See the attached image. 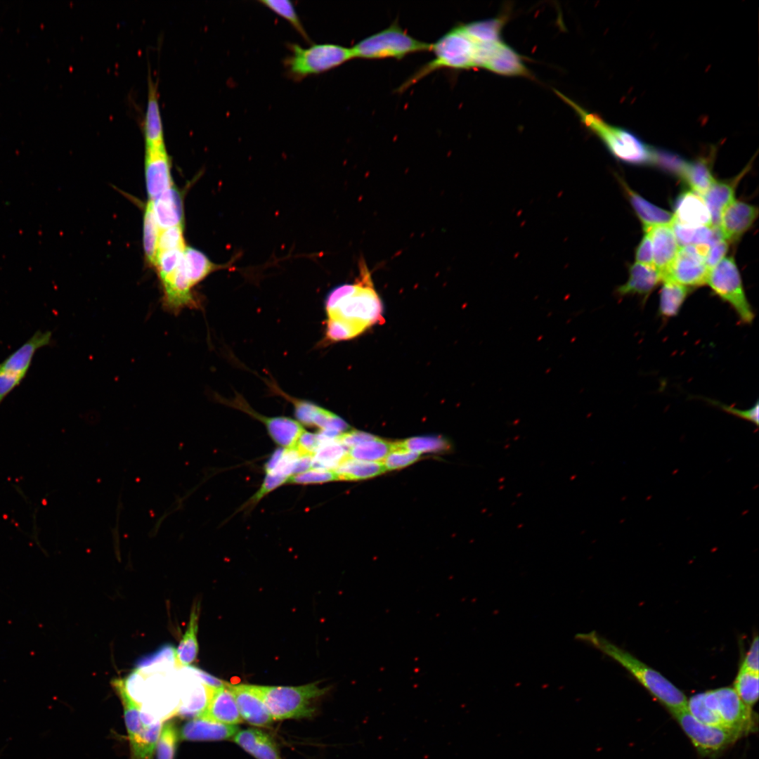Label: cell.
I'll return each mask as SVG.
<instances>
[{
  "instance_id": "6da1fadb",
  "label": "cell",
  "mask_w": 759,
  "mask_h": 759,
  "mask_svg": "<svg viewBox=\"0 0 759 759\" xmlns=\"http://www.w3.org/2000/svg\"><path fill=\"white\" fill-rule=\"evenodd\" d=\"M358 266L357 280L332 290L327 297L325 311L327 319L343 321L363 332L382 320V304L364 259Z\"/></svg>"
},
{
  "instance_id": "7a4b0ae2",
  "label": "cell",
  "mask_w": 759,
  "mask_h": 759,
  "mask_svg": "<svg viewBox=\"0 0 759 759\" xmlns=\"http://www.w3.org/2000/svg\"><path fill=\"white\" fill-rule=\"evenodd\" d=\"M576 638L595 647L619 663L672 715L687 709V699L680 689L628 651L595 631L577 635Z\"/></svg>"
},
{
  "instance_id": "3957f363",
  "label": "cell",
  "mask_w": 759,
  "mask_h": 759,
  "mask_svg": "<svg viewBox=\"0 0 759 759\" xmlns=\"http://www.w3.org/2000/svg\"><path fill=\"white\" fill-rule=\"evenodd\" d=\"M555 93L576 111L581 122L602 140L615 157L632 164H654V148L635 134L609 124L597 115L587 111L559 91L555 90Z\"/></svg>"
},
{
  "instance_id": "277c9868",
  "label": "cell",
  "mask_w": 759,
  "mask_h": 759,
  "mask_svg": "<svg viewBox=\"0 0 759 759\" xmlns=\"http://www.w3.org/2000/svg\"><path fill=\"white\" fill-rule=\"evenodd\" d=\"M318 684V682L297 687L247 686L263 701L274 720H280L313 715V700L327 691V688H320Z\"/></svg>"
},
{
  "instance_id": "5b68a950",
  "label": "cell",
  "mask_w": 759,
  "mask_h": 759,
  "mask_svg": "<svg viewBox=\"0 0 759 759\" xmlns=\"http://www.w3.org/2000/svg\"><path fill=\"white\" fill-rule=\"evenodd\" d=\"M431 51L434 54V58L414 73L401 85L398 91L405 90L438 69L462 70L476 67L477 44L465 32L461 24L452 27L432 44Z\"/></svg>"
},
{
  "instance_id": "8992f818",
  "label": "cell",
  "mask_w": 759,
  "mask_h": 759,
  "mask_svg": "<svg viewBox=\"0 0 759 759\" xmlns=\"http://www.w3.org/2000/svg\"><path fill=\"white\" fill-rule=\"evenodd\" d=\"M290 51L283 60L287 76L295 81L324 73L353 58L351 48L339 44H313L308 47L291 43Z\"/></svg>"
},
{
  "instance_id": "52a82bcc",
  "label": "cell",
  "mask_w": 759,
  "mask_h": 759,
  "mask_svg": "<svg viewBox=\"0 0 759 759\" xmlns=\"http://www.w3.org/2000/svg\"><path fill=\"white\" fill-rule=\"evenodd\" d=\"M432 44L420 41L393 22L388 27L358 41L352 48L353 58L400 60L406 56L431 51Z\"/></svg>"
},
{
  "instance_id": "ba28073f",
  "label": "cell",
  "mask_w": 759,
  "mask_h": 759,
  "mask_svg": "<svg viewBox=\"0 0 759 759\" xmlns=\"http://www.w3.org/2000/svg\"><path fill=\"white\" fill-rule=\"evenodd\" d=\"M713 292L734 309L740 321L751 324L755 313L746 297L739 268L732 257L710 269L706 280Z\"/></svg>"
},
{
  "instance_id": "9c48e42d",
  "label": "cell",
  "mask_w": 759,
  "mask_h": 759,
  "mask_svg": "<svg viewBox=\"0 0 759 759\" xmlns=\"http://www.w3.org/2000/svg\"><path fill=\"white\" fill-rule=\"evenodd\" d=\"M701 694L705 705L722 727L742 735L752 726L753 710L742 702L733 687H722Z\"/></svg>"
},
{
  "instance_id": "30bf717a",
  "label": "cell",
  "mask_w": 759,
  "mask_h": 759,
  "mask_svg": "<svg viewBox=\"0 0 759 759\" xmlns=\"http://www.w3.org/2000/svg\"><path fill=\"white\" fill-rule=\"evenodd\" d=\"M673 716L702 755H714L735 742L741 735L736 732L702 723L695 719L687 709Z\"/></svg>"
},
{
  "instance_id": "8fae6325",
  "label": "cell",
  "mask_w": 759,
  "mask_h": 759,
  "mask_svg": "<svg viewBox=\"0 0 759 759\" xmlns=\"http://www.w3.org/2000/svg\"><path fill=\"white\" fill-rule=\"evenodd\" d=\"M708 247V245L680 247L663 280H670L689 288L706 284L710 271L706 262Z\"/></svg>"
},
{
  "instance_id": "7c38bea8",
  "label": "cell",
  "mask_w": 759,
  "mask_h": 759,
  "mask_svg": "<svg viewBox=\"0 0 759 759\" xmlns=\"http://www.w3.org/2000/svg\"><path fill=\"white\" fill-rule=\"evenodd\" d=\"M224 403L242 410L263 422L275 443L283 448H294L301 434L305 431L298 422L287 417H266L254 410L245 401L236 395L231 401L224 400Z\"/></svg>"
},
{
  "instance_id": "4fadbf2b",
  "label": "cell",
  "mask_w": 759,
  "mask_h": 759,
  "mask_svg": "<svg viewBox=\"0 0 759 759\" xmlns=\"http://www.w3.org/2000/svg\"><path fill=\"white\" fill-rule=\"evenodd\" d=\"M145 174L149 201L154 200L174 185L165 145L145 147Z\"/></svg>"
},
{
  "instance_id": "5bb4252c",
  "label": "cell",
  "mask_w": 759,
  "mask_h": 759,
  "mask_svg": "<svg viewBox=\"0 0 759 759\" xmlns=\"http://www.w3.org/2000/svg\"><path fill=\"white\" fill-rule=\"evenodd\" d=\"M758 215L756 207L735 199L722 212L718 228L727 242H734L752 227Z\"/></svg>"
},
{
  "instance_id": "9a60e30c",
  "label": "cell",
  "mask_w": 759,
  "mask_h": 759,
  "mask_svg": "<svg viewBox=\"0 0 759 759\" xmlns=\"http://www.w3.org/2000/svg\"><path fill=\"white\" fill-rule=\"evenodd\" d=\"M673 222L687 227L713 226L709 209L698 193H680L674 203Z\"/></svg>"
},
{
  "instance_id": "2e32d148",
  "label": "cell",
  "mask_w": 759,
  "mask_h": 759,
  "mask_svg": "<svg viewBox=\"0 0 759 759\" xmlns=\"http://www.w3.org/2000/svg\"><path fill=\"white\" fill-rule=\"evenodd\" d=\"M242 720L252 725L269 727L274 719L263 701L252 692L247 685H233L227 682Z\"/></svg>"
},
{
  "instance_id": "e0dca14e",
  "label": "cell",
  "mask_w": 759,
  "mask_h": 759,
  "mask_svg": "<svg viewBox=\"0 0 759 759\" xmlns=\"http://www.w3.org/2000/svg\"><path fill=\"white\" fill-rule=\"evenodd\" d=\"M51 332L37 330L28 340L0 363V370L25 377L37 351L50 345Z\"/></svg>"
},
{
  "instance_id": "ac0fdd59",
  "label": "cell",
  "mask_w": 759,
  "mask_h": 759,
  "mask_svg": "<svg viewBox=\"0 0 759 759\" xmlns=\"http://www.w3.org/2000/svg\"><path fill=\"white\" fill-rule=\"evenodd\" d=\"M238 731L237 725L222 724L197 716L183 725L179 736L181 741H219L231 739Z\"/></svg>"
},
{
  "instance_id": "d6986e66",
  "label": "cell",
  "mask_w": 759,
  "mask_h": 759,
  "mask_svg": "<svg viewBox=\"0 0 759 759\" xmlns=\"http://www.w3.org/2000/svg\"><path fill=\"white\" fill-rule=\"evenodd\" d=\"M649 235L653 250V266L662 276L675 259L680 247L671 225L654 226L645 230Z\"/></svg>"
},
{
  "instance_id": "ffe728a7",
  "label": "cell",
  "mask_w": 759,
  "mask_h": 759,
  "mask_svg": "<svg viewBox=\"0 0 759 759\" xmlns=\"http://www.w3.org/2000/svg\"><path fill=\"white\" fill-rule=\"evenodd\" d=\"M198 716L226 725H236L243 722L227 684L214 689L205 710Z\"/></svg>"
},
{
  "instance_id": "44dd1931",
  "label": "cell",
  "mask_w": 759,
  "mask_h": 759,
  "mask_svg": "<svg viewBox=\"0 0 759 759\" xmlns=\"http://www.w3.org/2000/svg\"><path fill=\"white\" fill-rule=\"evenodd\" d=\"M662 280V274L656 268L635 262L629 268L628 279L616 292L621 297L638 295L646 298Z\"/></svg>"
},
{
  "instance_id": "7402d4cb",
  "label": "cell",
  "mask_w": 759,
  "mask_h": 759,
  "mask_svg": "<svg viewBox=\"0 0 759 759\" xmlns=\"http://www.w3.org/2000/svg\"><path fill=\"white\" fill-rule=\"evenodd\" d=\"M157 86L154 81L148 77L147 103L143 123L145 147L165 145Z\"/></svg>"
},
{
  "instance_id": "603a6c76",
  "label": "cell",
  "mask_w": 759,
  "mask_h": 759,
  "mask_svg": "<svg viewBox=\"0 0 759 759\" xmlns=\"http://www.w3.org/2000/svg\"><path fill=\"white\" fill-rule=\"evenodd\" d=\"M150 202L160 230L174 226H183L182 197L180 192L174 185Z\"/></svg>"
},
{
  "instance_id": "cb8c5ba5",
  "label": "cell",
  "mask_w": 759,
  "mask_h": 759,
  "mask_svg": "<svg viewBox=\"0 0 759 759\" xmlns=\"http://www.w3.org/2000/svg\"><path fill=\"white\" fill-rule=\"evenodd\" d=\"M483 68L505 76L528 77L530 75L521 56L502 41L495 44Z\"/></svg>"
},
{
  "instance_id": "d4e9b609",
  "label": "cell",
  "mask_w": 759,
  "mask_h": 759,
  "mask_svg": "<svg viewBox=\"0 0 759 759\" xmlns=\"http://www.w3.org/2000/svg\"><path fill=\"white\" fill-rule=\"evenodd\" d=\"M233 740L257 759H281L273 739L260 729L238 731Z\"/></svg>"
},
{
  "instance_id": "484cf974",
  "label": "cell",
  "mask_w": 759,
  "mask_h": 759,
  "mask_svg": "<svg viewBox=\"0 0 759 759\" xmlns=\"http://www.w3.org/2000/svg\"><path fill=\"white\" fill-rule=\"evenodd\" d=\"M746 169L747 168L732 181H718L715 180L702 196L709 209L713 226H718L722 212L735 200L737 184Z\"/></svg>"
},
{
  "instance_id": "4316f807",
  "label": "cell",
  "mask_w": 759,
  "mask_h": 759,
  "mask_svg": "<svg viewBox=\"0 0 759 759\" xmlns=\"http://www.w3.org/2000/svg\"><path fill=\"white\" fill-rule=\"evenodd\" d=\"M621 182L632 208L642 223L644 231L656 226L672 224L673 214L648 202L632 190L623 181L621 180Z\"/></svg>"
},
{
  "instance_id": "83f0119b",
  "label": "cell",
  "mask_w": 759,
  "mask_h": 759,
  "mask_svg": "<svg viewBox=\"0 0 759 759\" xmlns=\"http://www.w3.org/2000/svg\"><path fill=\"white\" fill-rule=\"evenodd\" d=\"M505 22L506 16L503 15L460 24L465 32L474 43L487 44L502 41L501 31Z\"/></svg>"
},
{
  "instance_id": "f1b7e54d",
  "label": "cell",
  "mask_w": 759,
  "mask_h": 759,
  "mask_svg": "<svg viewBox=\"0 0 759 759\" xmlns=\"http://www.w3.org/2000/svg\"><path fill=\"white\" fill-rule=\"evenodd\" d=\"M662 282L659 315L663 318H670L678 314L690 292V288L670 280H663Z\"/></svg>"
},
{
  "instance_id": "f546056e",
  "label": "cell",
  "mask_w": 759,
  "mask_h": 759,
  "mask_svg": "<svg viewBox=\"0 0 759 759\" xmlns=\"http://www.w3.org/2000/svg\"><path fill=\"white\" fill-rule=\"evenodd\" d=\"M183 264L188 280L193 287L214 271L225 267L214 264L204 253L190 247H186L184 249Z\"/></svg>"
},
{
  "instance_id": "4dcf8cb0",
  "label": "cell",
  "mask_w": 759,
  "mask_h": 759,
  "mask_svg": "<svg viewBox=\"0 0 759 759\" xmlns=\"http://www.w3.org/2000/svg\"><path fill=\"white\" fill-rule=\"evenodd\" d=\"M162 721L144 725L142 731L129 739L131 759H153L160 737Z\"/></svg>"
},
{
  "instance_id": "1f68e13d",
  "label": "cell",
  "mask_w": 759,
  "mask_h": 759,
  "mask_svg": "<svg viewBox=\"0 0 759 759\" xmlns=\"http://www.w3.org/2000/svg\"><path fill=\"white\" fill-rule=\"evenodd\" d=\"M339 480L372 478L386 471L383 463L354 460L348 456L335 469Z\"/></svg>"
},
{
  "instance_id": "d6a6232c",
  "label": "cell",
  "mask_w": 759,
  "mask_h": 759,
  "mask_svg": "<svg viewBox=\"0 0 759 759\" xmlns=\"http://www.w3.org/2000/svg\"><path fill=\"white\" fill-rule=\"evenodd\" d=\"M671 226L680 247L710 245L722 237L719 228L715 226L687 227L673 221Z\"/></svg>"
},
{
  "instance_id": "836d02e7",
  "label": "cell",
  "mask_w": 759,
  "mask_h": 759,
  "mask_svg": "<svg viewBox=\"0 0 759 759\" xmlns=\"http://www.w3.org/2000/svg\"><path fill=\"white\" fill-rule=\"evenodd\" d=\"M198 617L199 606H193L187 629L176 650V659L181 666H188L195 660L197 655Z\"/></svg>"
},
{
  "instance_id": "e575fe53",
  "label": "cell",
  "mask_w": 759,
  "mask_h": 759,
  "mask_svg": "<svg viewBox=\"0 0 759 759\" xmlns=\"http://www.w3.org/2000/svg\"><path fill=\"white\" fill-rule=\"evenodd\" d=\"M682 178L690 186L692 191L703 196L715 181L710 163L705 158H699L687 162Z\"/></svg>"
},
{
  "instance_id": "d590c367",
  "label": "cell",
  "mask_w": 759,
  "mask_h": 759,
  "mask_svg": "<svg viewBox=\"0 0 759 759\" xmlns=\"http://www.w3.org/2000/svg\"><path fill=\"white\" fill-rule=\"evenodd\" d=\"M349 448L338 441L320 446L313 456V469L332 470L349 456Z\"/></svg>"
},
{
  "instance_id": "8d00e7d4",
  "label": "cell",
  "mask_w": 759,
  "mask_h": 759,
  "mask_svg": "<svg viewBox=\"0 0 759 759\" xmlns=\"http://www.w3.org/2000/svg\"><path fill=\"white\" fill-rule=\"evenodd\" d=\"M114 686L123 705L125 725L129 739H131L139 734L144 727L141 718L140 706L126 692L122 680L115 681Z\"/></svg>"
},
{
  "instance_id": "74e56055",
  "label": "cell",
  "mask_w": 759,
  "mask_h": 759,
  "mask_svg": "<svg viewBox=\"0 0 759 759\" xmlns=\"http://www.w3.org/2000/svg\"><path fill=\"white\" fill-rule=\"evenodd\" d=\"M160 228L155 219L150 201L147 203L143 226V244L146 259L154 266L157 254L158 239Z\"/></svg>"
},
{
  "instance_id": "f35d334b",
  "label": "cell",
  "mask_w": 759,
  "mask_h": 759,
  "mask_svg": "<svg viewBox=\"0 0 759 759\" xmlns=\"http://www.w3.org/2000/svg\"><path fill=\"white\" fill-rule=\"evenodd\" d=\"M733 689L742 702L752 708L758 699V673L740 668L735 678Z\"/></svg>"
},
{
  "instance_id": "ab89813d",
  "label": "cell",
  "mask_w": 759,
  "mask_h": 759,
  "mask_svg": "<svg viewBox=\"0 0 759 759\" xmlns=\"http://www.w3.org/2000/svg\"><path fill=\"white\" fill-rule=\"evenodd\" d=\"M391 447L392 443L376 437L349 448V457L362 461L379 462L384 460Z\"/></svg>"
},
{
  "instance_id": "60d3db41",
  "label": "cell",
  "mask_w": 759,
  "mask_h": 759,
  "mask_svg": "<svg viewBox=\"0 0 759 759\" xmlns=\"http://www.w3.org/2000/svg\"><path fill=\"white\" fill-rule=\"evenodd\" d=\"M259 3L286 20L305 40L311 41L292 1L288 0H261Z\"/></svg>"
},
{
  "instance_id": "b9f144b4",
  "label": "cell",
  "mask_w": 759,
  "mask_h": 759,
  "mask_svg": "<svg viewBox=\"0 0 759 759\" xmlns=\"http://www.w3.org/2000/svg\"><path fill=\"white\" fill-rule=\"evenodd\" d=\"M179 739L174 724L172 722L164 723L157 743V759H174Z\"/></svg>"
},
{
  "instance_id": "7bdbcfd3",
  "label": "cell",
  "mask_w": 759,
  "mask_h": 759,
  "mask_svg": "<svg viewBox=\"0 0 759 759\" xmlns=\"http://www.w3.org/2000/svg\"><path fill=\"white\" fill-rule=\"evenodd\" d=\"M400 445L417 453L439 452L448 448V443L439 436H417L399 442Z\"/></svg>"
},
{
  "instance_id": "ee69618b",
  "label": "cell",
  "mask_w": 759,
  "mask_h": 759,
  "mask_svg": "<svg viewBox=\"0 0 759 759\" xmlns=\"http://www.w3.org/2000/svg\"><path fill=\"white\" fill-rule=\"evenodd\" d=\"M420 458V453L402 447L399 441L392 443V447L384 460L386 470H394L408 466Z\"/></svg>"
},
{
  "instance_id": "f6af8a7d",
  "label": "cell",
  "mask_w": 759,
  "mask_h": 759,
  "mask_svg": "<svg viewBox=\"0 0 759 759\" xmlns=\"http://www.w3.org/2000/svg\"><path fill=\"white\" fill-rule=\"evenodd\" d=\"M185 248L166 250L157 253L153 266L157 270L160 280L172 273L179 266L183 258Z\"/></svg>"
},
{
  "instance_id": "bcb514c9",
  "label": "cell",
  "mask_w": 759,
  "mask_h": 759,
  "mask_svg": "<svg viewBox=\"0 0 759 759\" xmlns=\"http://www.w3.org/2000/svg\"><path fill=\"white\" fill-rule=\"evenodd\" d=\"M687 162L674 153L662 149H654V164L681 178Z\"/></svg>"
},
{
  "instance_id": "7dc6e473",
  "label": "cell",
  "mask_w": 759,
  "mask_h": 759,
  "mask_svg": "<svg viewBox=\"0 0 759 759\" xmlns=\"http://www.w3.org/2000/svg\"><path fill=\"white\" fill-rule=\"evenodd\" d=\"M183 226H174L160 232L157 253L166 250L184 249Z\"/></svg>"
},
{
  "instance_id": "c3c4849f",
  "label": "cell",
  "mask_w": 759,
  "mask_h": 759,
  "mask_svg": "<svg viewBox=\"0 0 759 759\" xmlns=\"http://www.w3.org/2000/svg\"><path fill=\"white\" fill-rule=\"evenodd\" d=\"M361 332L359 329L343 321L327 319L325 335L327 339L332 342L349 339Z\"/></svg>"
},
{
  "instance_id": "681fc988",
  "label": "cell",
  "mask_w": 759,
  "mask_h": 759,
  "mask_svg": "<svg viewBox=\"0 0 759 759\" xmlns=\"http://www.w3.org/2000/svg\"><path fill=\"white\" fill-rule=\"evenodd\" d=\"M339 480L335 471L313 469L291 476L287 483L296 484H323Z\"/></svg>"
},
{
  "instance_id": "f907efd6",
  "label": "cell",
  "mask_w": 759,
  "mask_h": 759,
  "mask_svg": "<svg viewBox=\"0 0 759 759\" xmlns=\"http://www.w3.org/2000/svg\"><path fill=\"white\" fill-rule=\"evenodd\" d=\"M289 477L275 473H268L259 490L250 498L247 505L258 502L264 495L275 489L283 484L287 482Z\"/></svg>"
},
{
  "instance_id": "816d5d0a",
  "label": "cell",
  "mask_w": 759,
  "mask_h": 759,
  "mask_svg": "<svg viewBox=\"0 0 759 759\" xmlns=\"http://www.w3.org/2000/svg\"><path fill=\"white\" fill-rule=\"evenodd\" d=\"M321 446L322 443L318 432L311 433L304 431L299 438L294 448L300 455L313 456Z\"/></svg>"
},
{
  "instance_id": "f5cc1de1",
  "label": "cell",
  "mask_w": 759,
  "mask_h": 759,
  "mask_svg": "<svg viewBox=\"0 0 759 759\" xmlns=\"http://www.w3.org/2000/svg\"><path fill=\"white\" fill-rule=\"evenodd\" d=\"M711 404L720 408L721 410L727 412V413L735 415L741 419L748 420L757 426L758 424V402L756 401L755 404L748 409L741 410L737 408L732 407L730 406L725 405L719 401L713 400H708Z\"/></svg>"
},
{
  "instance_id": "db71d44e",
  "label": "cell",
  "mask_w": 759,
  "mask_h": 759,
  "mask_svg": "<svg viewBox=\"0 0 759 759\" xmlns=\"http://www.w3.org/2000/svg\"><path fill=\"white\" fill-rule=\"evenodd\" d=\"M728 249V242L722 237L713 242L708 247L706 262L711 269L725 258Z\"/></svg>"
},
{
  "instance_id": "11a10c76",
  "label": "cell",
  "mask_w": 759,
  "mask_h": 759,
  "mask_svg": "<svg viewBox=\"0 0 759 759\" xmlns=\"http://www.w3.org/2000/svg\"><path fill=\"white\" fill-rule=\"evenodd\" d=\"M758 637L755 635L750 644L749 649L746 653L740 668L744 670L758 673L759 656H758Z\"/></svg>"
},
{
  "instance_id": "9f6ffc18",
  "label": "cell",
  "mask_w": 759,
  "mask_h": 759,
  "mask_svg": "<svg viewBox=\"0 0 759 759\" xmlns=\"http://www.w3.org/2000/svg\"><path fill=\"white\" fill-rule=\"evenodd\" d=\"M635 259L637 263L654 266L652 244L647 232H645V235L636 249Z\"/></svg>"
},
{
  "instance_id": "6f0895ef",
  "label": "cell",
  "mask_w": 759,
  "mask_h": 759,
  "mask_svg": "<svg viewBox=\"0 0 759 759\" xmlns=\"http://www.w3.org/2000/svg\"><path fill=\"white\" fill-rule=\"evenodd\" d=\"M23 379L21 376L0 370V405Z\"/></svg>"
},
{
  "instance_id": "680465c9",
  "label": "cell",
  "mask_w": 759,
  "mask_h": 759,
  "mask_svg": "<svg viewBox=\"0 0 759 759\" xmlns=\"http://www.w3.org/2000/svg\"><path fill=\"white\" fill-rule=\"evenodd\" d=\"M375 438L376 436L368 433L359 431H350L340 434L337 438V441L347 448H351Z\"/></svg>"
},
{
  "instance_id": "91938a15",
  "label": "cell",
  "mask_w": 759,
  "mask_h": 759,
  "mask_svg": "<svg viewBox=\"0 0 759 759\" xmlns=\"http://www.w3.org/2000/svg\"><path fill=\"white\" fill-rule=\"evenodd\" d=\"M193 668L197 675L200 677L202 682L208 687L212 688H219L226 685L227 682H223L214 676H212L211 675L199 668H197L195 667Z\"/></svg>"
},
{
  "instance_id": "94428289",
  "label": "cell",
  "mask_w": 759,
  "mask_h": 759,
  "mask_svg": "<svg viewBox=\"0 0 759 759\" xmlns=\"http://www.w3.org/2000/svg\"><path fill=\"white\" fill-rule=\"evenodd\" d=\"M284 451L285 448H280L274 451L271 455L268 462L265 464L264 469L266 474L271 473L275 470L283 455Z\"/></svg>"
},
{
  "instance_id": "6125c7cd",
  "label": "cell",
  "mask_w": 759,
  "mask_h": 759,
  "mask_svg": "<svg viewBox=\"0 0 759 759\" xmlns=\"http://www.w3.org/2000/svg\"><path fill=\"white\" fill-rule=\"evenodd\" d=\"M313 456L301 455L294 467L293 475L308 471L312 467Z\"/></svg>"
}]
</instances>
